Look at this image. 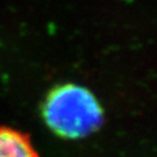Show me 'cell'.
Masks as SVG:
<instances>
[{"instance_id": "cell-1", "label": "cell", "mask_w": 157, "mask_h": 157, "mask_svg": "<svg viewBox=\"0 0 157 157\" xmlns=\"http://www.w3.org/2000/svg\"><path fill=\"white\" fill-rule=\"evenodd\" d=\"M44 118L57 134L77 139L94 132L100 126L102 112L90 91L79 85L65 84L48 94Z\"/></svg>"}, {"instance_id": "cell-2", "label": "cell", "mask_w": 157, "mask_h": 157, "mask_svg": "<svg viewBox=\"0 0 157 157\" xmlns=\"http://www.w3.org/2000/svg\"><path fill=\"white\" fill-rule=\"evenodd\" d=\"M0 157H39L28 136L0 126Z\"/></svg>"}]
</instances>
